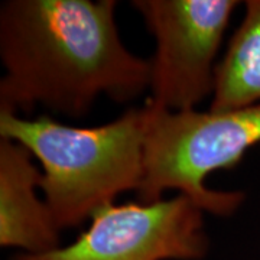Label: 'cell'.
I'll use <instances>...</instances> for the list:
<instances>
[{
	"mask_svg": "<svg viewBox=\"0 0 260 260\" xmlns=\"http://www.w3.org/2000/svg\"><path fill=\"white\" fill-rule=\"evenodd\" d=\"M244 16L215 67L210 110L225 112L260 103V0L244 3Z\"/></svg>",
	"mask_w": 260,
	"mask_h": 260,
	"instance_id": "7",
	"label": "cell"
},
{
	"mask_svg": "<svg viewBox=\"0 0 260 260\" xmlns=\"http://www.w3.org/2000/svg\"><path fill=\"white\" fill-rule=\"evenodd\" d=\"M116 0H8L0 8V112L37 106L73 119L99 97L127 103L150 88L152 65L123 45Z\"/></svg>",
	"mask_w": 260,
	"mask_h": 260,
	"instance_id": "1",
	"label": "cell"
},
{
	"mask_svg": "<svg viewBox=\"0 0 260 260\" xmlns=\"http://www.w3.org/2000/svg\"><path fill=\"white\" fill-rule=\"evenodd\" d=\"M140 203L162 200L178 189L203 211L229 217L243 204L242 191H217L207 177L240 164L246 152L260 143V103L225 112H169L148 100Z\"/></svg>",
	"mask_w": 260,
	"mask_h": 260,
	"instance_id": "3",
	"label": "cell"
},
{
	"mask_svg": "<svg viewBox=\"0 0 260 260\" xmlns=\"http://www.w3.org/2000/svg\"><path fill=\"white\" fill-rule=\"evenodd\" d=\"M148 110L127 109L95 127L68 126L47 114L25 119L0 112V139L28 149L42 165L39 189L55 227H80L119 194L136 191L143 179Z\"/></svg>",
	"mask_w": 260,
	"mask_h": 260,
	"instance_id": "2",
	"label": "cell"
},
{
	"mask_svg": "<svg viewBox=\"0 0 260 260\" xmlns=\"http://www.w3.org/2000/svg\"><path fill=\"white\" fill-rule=\"evenodd\" d=\"M41 171L25 146L0 139V246L28 254L55 250L59 230L45 201L37 195Z\"/></svg>",
	"mask_w": 260,
	"mask_h": 260,
	"instance_id": "6",
	"label": "cell"
},
{
	"mask_svg": "<svg viewBox=\"0 0 260 260\" xmlns=\"http://www.w3.org/2000/svg\"><path fill=\"white\" fill-rule=\"evenodd\" d=\"M208 246L204 211L178 194L149 204L110 203L74 243L13 260H201Z\"/></svg>",
	"mask_w": 260,
	"mask_h": 260,
	"instance_id": "5",
	"label": "cell"
},
{
	"mask_svg": "<svg viewBox=\"0 0 260 260\" xmlns=\"http://www.w3.org/2000/svg\"><path fill=\"white\" fill-rule=\"evenodd\" d=\"M236 0H133L156 41L150 59V102L169 112H188L213 97L215 58Z\"/></svg>",
	"mask_w": 260,
	"mask_h": 260,
	"instance_id": "4",
	"label": "cell"
}]
</instances>
